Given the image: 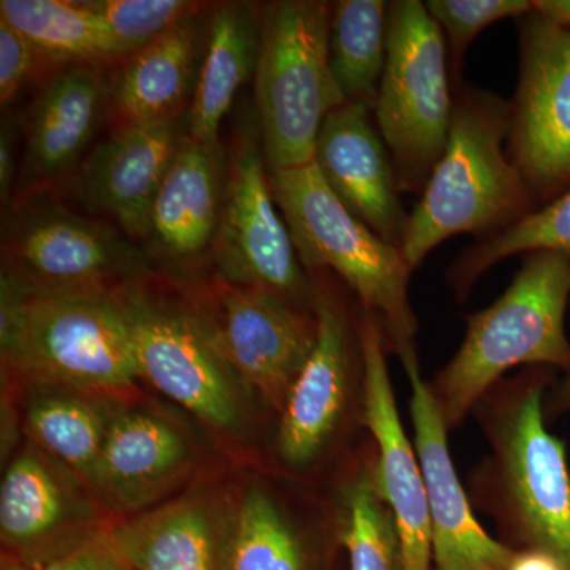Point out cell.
<instances>
[{
  "instance_id": "27",
  "label": "cell",
  "mask_w": 570,
  "mask_h": 570,
  "mask_svg": "<svg viewBox=\"0 0 570 570\" xmlns=\"http://www.w3.org/2000/svg\"><path fill=\"white\" fill-rule=\"evenodd\" d=\"M389 2L340 0L330 17V67L346 104L374 111L387 62Z\"/></svg>"
},
{
  "instance_id": "32",
  "label": "cell",
  "mask_w": 570,
  "mask_h": 570,
  "mask_svg": "<svg viewBox=\"0 0 570 570\" xmlns=\"http://www.w3.org/2000/svg\"><path fill=\"white\" fill-rule=\"evenodd\" d=\"M425 7L444 32L456 75L455 88L461 86L459 77L464 55L480 32L494 22L508 18L520 20L534 10L532 0H428Z\"/></svg>"
},
{
  "instance_id": "33",
  "label": "cell",
  "mask_w": 570,
  "mask_h": 570,
  "mask_svg": "<svg viewBox=\"0 0 570 570\" xmlns=\"http://www.w3.org/2000/svg\"><path fill=\"white\" fill-rule=\"evenodd\" d=\"M0 570H130V564L118 524H108L69 549L41 560L21 561L3 554Z\"/></svg>"
},
{
  "instance_id": "2",
  "label": "cell",
  "mask_w": 570,
  "mask_h": 570,
  "mask_svg": "<svg viewBox=\"0 0 570 570\" xmlns=\"http://www.w3.org/2000/svg\"><path fill=\"white\" fill-rule=\"evenodd\" d=\"M510 124L508 100L472 86L456 88L448 145L409 214L401 253L412 269L445 239L487 238L540 208L504 149Z\"/></svg>"
},
{
  "instance_id": "10",
  "label": "cell",
  "mask_w": 570,
  "mask_h": 570,
  "mask_svg": "<svg viewBox=\"0 0 570 570\" xmlns=\"http://www.w3.org/2000/svg\"><path fill=\"white\" fill-rule=\"evenodd\" d=\"M519 39L508 151L543 206L570 189V29L532 10Z\"/></svg>"
},
{
  "instance_id": "29",
  "label": "cell",
  "mask_w": 570,
  "mask_h": 570,
  "mask_svg": "<svg viewBox=\"0 0 570 570\" xmlns=\"http://www.w3.org/2000/svg\"><path fill=\"white\" fill-rule=\"evenodd\" d=\"M340 502V538L351 570H404L400 531L379 494L374 460L352 475Z\"/></svg>"
},
{
  "instance_id": "4",
  "label": "cell",
  "mask_w": 570,
  "mask_h": 570,
  "mask_svg": "<svg viewBox=\"0 0 570 570\" xmlns=\"http://www.w3.org/2000/svg\"><path fill=\"white\" fill-rule=\"evenodd\" d=\"M524 255L508 291L468 317L463 344L430 384L449 430L459 426L513 367H550L562 374L570 370V255Z\"/></svg>"
},
{
  "instance_id": "28",
  "label": "cell",
  "mask_w": 570,
  "mask_h": 570,
  "mask_svg": "<svg viewBox=\"0 0 570 570\" xmlns=\"http://www.w3.org/2000/svg\"><path fill=\"white\" fill-rule=\"evenodd\" d=\"M224 570H309L298 528L261 487H249L234 504Z\"/></svg>"
},
{
  "instance_id": "22",
  "label": "cell",
  "mask_w": 570,
  "mask_h": 570,
  "mask_svg": "<svg viewBox=\"0 0 570 570\" xmlns=\"http://www.w3.org/2000/svg\"><path fill=\"white\" fill-rule=\"evenodd\" d=\"M224 153L184 134L154 200L148 238L156 253L189 262L212 250L225 189Z\"/></svg>"
},
{
  "instance_id": "14",
  "label": "cell",
  "mask_w": 570,
  "mask_h": 570,
  "mask_svg": "<svg viewBox=\"0 0 570 570\" xmlns=\"http://www.w3.org/2000/svg\"><path fill=\"white\" fill-rule=\"evenodd\" d=\"M401 363L411 384L409 406L425 479L436 570H502L515 550L491 538L475 519L450 456L449 426L430 384L420 373L417 355Z\"/></svg>"
},
{
  "instance_id": "11",
  "label": "cell",
  "mask_w": 570,
  "mask_h": 570,
  "mask_svg": "<svg viewBox=\"0 0 570 570\" xmlns=\"http://www.w3.org/2000/svg\"><path fill=\"white\" fill-rule=\"evenodd\" d=\"M3 273L40 291H110L149 272V255L111 225L62 206H29L3 236Z\"/></svg>"
},
{
  "instance_id": "12",
  "label": "cell",
  "mask_w": 570,
  "mask_h": 570,
  "mask_svg": "<svg viewBox=\"0 0 570 570\" xmlns=\"http://www.w3.org/2000/svg\"><path fill=\"white\" fill-rule=\"evenodd\" d=\"M362 348V422L376 445L374 479L379 494L395 517L404 570H430L433 561L425 479L414 442L397 414L387 366V341L376 317L360 325Z\"/></svg>"
},
{
  "instance_id": "26",
  "label": "cell",
  "mask_w": 570,
  "mask_h": 570,
  "mask_svg": "<svg viewBox=\"0 0 570 570\" xmlns=\"http://www.w3.org/2000/svg\"><path fill=\"white\" fill-rule=\"evenodd\" d=\"M0 20L31 41L47 61L66 66L122 62L107 26L86 2L0 0Z\"/></svg>"
},
{
  "instance_id": "37",
  "label": "cell",
  "mask_w": 570,
  "mask_h": 570,
  "mask_svg": "<svg viewBox=\"0 0 570 570\" xmlns=\"http://www.w3.org/2000/svg\"><path fill=\"white\" fill-rule=\"evenodd\" d=\"M551 389L553 390L546 401V415L557 419L570 411V370Z\"/></svg>"
},
{
  "instance_id": "34",
  "label": "cell",
  "mask_w": 570,
  "mask_h": 570,
  "mask_svg": "<svg viewBox=\"0 0 570 570\" xmlns=\"http://www.w3.org/2000/svg\"><path fill=\"white\" fill-rule=\"evenodd\" d=\"M43 56L9 22L0 20V104L13 102ZM47 61V59H45Z\"/></svg>"
},
{
  "instance_id": "38",
  "label": "cell",
  "mask_w": 570,
  "mask_h": 570,
  "mask_svg": "<svg viewBox=\"0 0 570 570\" xmlns=\"http://www.w3.org/2000/svg\"><path fill=\"white\" fill-rule=\"evenodd\" d=\"M534 11L570 29V0H532Z\"/></svg>"
},
{
  "instance_id": "3",
  "label": "cell",
  "mask_w": 570,
  "mask_h": 570,
  "mask_svg": "<svg viewBox=\"0 0 570 570\" xmlns=\"http://www.w3.org/2000/svg\"><path fill=\"white\" fill-rule=\"evenodd\" d=\"M0 347L29 384L116 396L140 379L129 318L111 291H40L2 273Z\"/></svg>"
},
{
  "instance_id": "16",
  "label": "cell",
  "mask_w": 570,
  "mask_h": 570,
  "mask_svg": "<svg viewBox=\"0 0 570 570\" xmlns=\"http://www.w3.org/2000/svg\"><path fill=\"white\" fill-rule=\"evenodd\" d=\"M194 463L193 442L170 419L119 406L88 487L102 508L135 517L159 505Z\"/></svg>"
},
{
  "instance_id": "25",
  "label": "cell",
  "mask_w": 570,
  "mask_h": 570,
  "mask_svg": "<svg viewBox=\"0 0 570 570\" xmlns=\"http://www.w3.org/2000/svg\"><path fill=\"white\" fill-rule=\"evenodd\" d=\"M26 431L33 444L70 468L88 485L105 438L121 404L85 390L29 384Z\"/></svg>"
},
{
  "instance_id": "9",
  "label": "cell",
  "mask_w": 570,
  "mask_h": 570,
  "mask_svg": "<svg viewBox=\"0 0 570 570\" xmlns=\"http://www.w3.org/2000/svg\"><path fill=\"white\" fill-rule=\"evenodd\" d=\"M243 135L228 165L223 208L212 246L217 272L235 287L276 292L314 305L291 232L277 208L261 135Z\"/></svg>"
},
{
  "instance_id": "21",
  "label": "cell",
  "mask_w": 570,
  "mask_h": 570,
  "mask_svg": "<svg viewBox=\"0 0 570 570\" xmlns=\"http://www.w3.org/2000/svg\"><path fill=\"white\" fill-rule=\"evenodd\" d=\"M232 512L195 489L118 523L130 570H224Z\"/></svg>"
},
{
  "instance_id": "35",
  "label": "cell",
  "mask_w": 570,
  "mask_h": 570,
  "mask_svg": "<svg viewBox=\"0 0 570 570\" xmlns=\"http://www.w3.org/2000/svg\"><path fill=\"white\" fill-rule=\"evenodd\" d=\"M17 129H14L13 121H3L2 132H0V197L3 204H9L11 198V190L17 186L14 178H17Z\"/></svg>"
},
{
  "instance_id": "18",
  "label": "cell",
  "mask_w": 570,
  "mask_h": 570,
  "mask_svg": "<svg viewBox=\"0 0 570 570\" xmlns=\"http://www.w3.org/2000/svg\"><path fill=\"white\" fill-rule=\"evenodd\" d=\"M184 134L179 118L115 130L77 168L75 194L129 238H148L154 200Z\"/></svg>"
},
{
  "instance_id": "19",
  "label": "cell",
  "mask_w": 570,
  "mask_h": 570,
  "mask_svg": "<svg viewBox=\"0 0 570 570\" xmlns=\"http://www.w3.org/2000/svg\"><path fill=\"white\" fill-rule=\"evenodd\" d=\"M110 81L91 63L66 66L43 86L26 111L18 190L39 193L80 167L82 154L110 112Z\"/></svg>"
},
{
  "instance_id": "6",
  "label": "cell",
  "mask_w": 570,
  "mask_h": 570,
  "mask_svg": "<svg viewBox=\"0 0 570 570\" xmlns=\"http://www.w3.org/2000/svg\"><path fill=\"white\" fill-rule=\"evenodd\" d=\"M332 3L277 0L261 14L258 135L269 174L314 163L326 116L346 104L330 67Z\"/></svg>"
},
{
  "instance_id": "23",
  "label": "cell",
  "mask_w": 570,
  "mask_h": 570,
  "mask_svg": "<svg viewBox=\"0 0 570 570\" xmlns=\"http://www.w3.org/2000/svg\"><path fill=\"white\" fill-rule=\"evenodd\" d=\"M197 50L193 17L124 59L110 81L115 130L179 118L184 102L194 96Z\"/></svg>"
},
{
  "instance_id": "5",
  "label": "cell",
  "mask_w": 570,
  "mask_h": 570,
  "mask_svg": "<svg viewBox=\"0 0 570 570\" xmlns=\"http://www.w3.org/2000/svg\"><path fill=\"white\" fill-rule=\"evenodd\" d=\"M299 262L307 269H333L377 318L387 346L401 360L417 355V317L409 302L414 269L397 247L379 238L326 186L316 164L269 174Z\"/></svg>"
},
{
  "instance_id": "30",
  "label": "cell",
  "mask_w": 570,
  "mask_h": 570,
  "mask_svg": "<svg viewBox=\"0 0 570 570\" xmlns=\"http://www.w3.org/2000/svg\"><path fill=\"white\" fill-rule=\"evenodd\" d=\"M535 250L570 255V189L519 224L479 239L464 250L450 268V284L460 298H466L472 285L499 262Z\"/></svg>"
},
{
  "instance_id": "8",
  "label": "cell",
  "mask_w": 570,
  "mask_h": 570,
  "mask_svg": "<svg viewBox=\"0 0 570 570\" xmlns=\"http://www.w3.org/2000/svg\"><path fill=\"white\" fill-rule=\"evenodd\" d=\"M119 296L140 379L208 426L228 431L242 425L247 387L228 362L216 325L134 292Z\"/></svg>"
},
{
  "instance_id": "1",
  "label": "cell",
  "mask_w": 570,
  "mask_h": 570,
  "mask_svg": "<svg viewBox=\"0 0 570 570\" xmlns=\"http://www.w3.org/2000/svg\"><path fill=\"white\" fill-rule=\"evenodd\" d=\"M551 371L530 367L482 397L478 406L491 453L472 482L479 504L519 542L515 550L547 551L570 570L568 449L547 428Z\"/></svg>"
},
{
  "instance_id": "7",
  "label": "cell",
  "mask_w": 570,
  "mask_h": 570,
  "mask_svg": "<svg viewBox=\"0 0 570 570\" xmlns=\"http://www.w3.org/2000/svg\"><path fill=\"white\" fill-rule=\"evenodd\" d=\"M448 43L420 0L389 2L387 62L374 118L401 193L422 195L452 124Z\"/></svg>"
},
{
  "instance_id": "15",
  "label": "cell",
  "mask_w": 570,
  "mask_h": 570,
  "mask_svg": "<svg viewBox=\"0 0 570 570\" xmlns=\"http://www.w3.org/2000/svg\"><path fill=\"white\" fill-rule=\"evenodd\" d=\"M217 336L228 362L269 407L281 414L317 337L313 316L276 292L232 285L220 298Z\"/></svg>"
},
{
  "instance_id": "13",
  "label": "cell",
  "mask_w": 570,
  "mask_h": 570,
  "mask_svg": "<svg viewBox=\"0 0 570 570\" xmlns=\"http://www.w3.org/2000/svg\"><path fill=\"white\" fill-rule=\"evenodd\" d=\"M85 480L29 442L0 487V538L7 557L36 561L108 527Z\"/></svg>"
},
{
  "instance_id": "31",
  "label": "cell",
  "mask_w": 570,
  "mask_h": 570,
  "mask_svg": "<svg viewBox=\"0 0 570 570\" xmlns=\"http://www.w3.org/2000/svg\"><path fill=\"white\" fill-rule=\"evenodd\" d=\"M86 6L107 26L122 61L200 9V3L187 0H91Z\"/></svg>"
},
{
  "instance_id": "24",
  "label": "cell",
  "mask_w": 570,
  "mask_h": 570,
  "mask_svg": "<svg viewBox=\"0 0 570 570\" xmlns=\"http://www.w3.org/2000/svg\"><path fill=\"white\" fill-rule=\"evenodd\" d=\"M261 47V14L250 3L224 2L212 11L204 61L198 69L186 134L206 146H220V124L236 94L255 75Z\"/></svg>"
},
{
  "instance_id": "17",
  "label": "cell",
  "mask_w": 570,
  "mask_h": 570,
  "mask_svg": "<svg viewBox=\"0 0 570 570\" xmlns=\"http://www.w3.org/2000/svg\"><path fill=\"white\" fill-rule=\"evenodd\" d=\"M371 115L354 104L330 112L318 132L314 164L356 219L401 249L409 214L401 202L392 156Z\"/></svg>"
},
{
  "instance_id": "20",
  "label": "cell",
  "mask_w": 570,
  "mask_h": 570,
  "mask_svg": "<svg viewBox=\"0 0 570 570\" xmlns=\"http://www.w3.org/2000/svg\"><path fill=\"white\" fill-rule=\"evenodd\" d=\"M317 337L281 412L277 449L288 466L303 468L321 456L335 436L351 392V340L346 317L325 295H314Z\"/></svg>"
},
{
  "instance_id": "36",
  "label": "cell",
  "mask_w": 570,
  "mask_h": 570,
  "mask_svg": "<svg viewBox=\"0 0 570 570\" xmlns=\"http://www.w3.org/2000/svg\"><path fill=\"white\" fill-rule=\"evenodd\" d=\"M502 570H568L553 554L543 550L521 549L513 551Z\"/></svg>"
}]
</instances>
